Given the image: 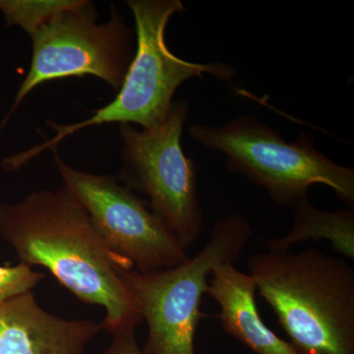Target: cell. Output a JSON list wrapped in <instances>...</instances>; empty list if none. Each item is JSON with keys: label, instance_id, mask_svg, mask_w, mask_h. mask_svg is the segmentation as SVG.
I'll list each match as a JSON object with an SVG mask.
<instances>
[{"label": "cell", "instance_id": "cell-1", "mask_svg": "<svg viewBox=\"0 0 354 354\" xmlns=\"http://www.w3.org/2000/svg\"><path fill=\"white\" fill-rule=\"evenodd\" d=\"M0 237L20 263L46 268L80 301L102 307V330L113 335L143 322L115 270L132 265L109 250L64 185L17 203L0 202Z\"/></svg>", "mask_w": 354, "mask_h": 354}, {"label": "cell", "instance_id": "cell-2", "mask_svg": "<svg viewBox=\"0 0 354 354\" xmlns=\"http://www.w3.org/2000/svg\"><path fill=\"white\" fill-rule=\"evenodd\" d=\"M297 354H354V269L318 248L267 251L247 261Z\"/></svg>", "mask_w": 354, "mask_h": 354}, {"label": "cell", "instance_id": "cell-3", "mask_svg": "<svg viewBox=\"0 0 354 354\" xmlns=\"http://www.w3.org/2000/svg\"><path fill=\"white\" fill-rule=\"evenodd\" d=\"M134 16L137 44L131 64L115 99L97 109L88 120L73 124L46 121L57 134L41 145L4 158L7 171H16L48 149L87 127L111 124H138L150 129L167 118L174 95L181 84L209 74L220 80L235 75L234 67L223 62L196 64L171 53L165 41V30L172 16L185 11L180 0H128Z\"/></svg>", "mask_w": 354, "mask_h": 354}, {"label": "cell", "instance_id": "cell-4", "mask_svg": "<svg viewBox=\"0 0 354 354\" xmlns=\"http://www.w3.org/2000/svg\"><path fill=\"white\" fill-rule=\"evenodd\" d=\"M253 235L241 214L216 221L208 242L180 265L149 274L116 266L118 277L148 325L145 354H196L195 335L203 297L216 266L241 259Z\"/></svg>", "mask_w": 354, "mask_h": 354}, {"label": "cell", "instance_id": "cell-5", "mask_svg": "<svg viewBox=\"0 0 354 354\" xmlns=\"http://www.w3.org/2000/svg\"><path fill=\"white\" fill-rule=\"evenodd\" d=\"M188 132L204 148L225 155L228 171L264 188L279 206H297L312 186L323 184L349 208L353 207L354 169L316 150L313 137L307 133L286 143L279 133L247 115L218 127L193 125Z\"/></svg>", "mask_w": 354, "mask_h": 354}, {"label": "cell", "instance_id": "cell-6", "mask_svg": "<svg viewBox=\"0 0 354 354\" xmlns=\"http://www.w3.org/2000/svg\"><path fill=\"white\" fill-rule=\"evenodd\" d=\"M189 106L174 101L167 118L150 129L120 124L122 148L118 177L133 192L148 197L156 216L187 250L202 234L203 213L194 160L181 146Z\"/></svg>", "mask_w": 354, "mask_h": 354}, {"label": "cell", "instance_id": "cell-7", "mask_svg": "<svg viewBox=\"0 0 354 354\" xmlns=\"http://www.w3.org/2000/svg\"><path fill=\"white\" fill-rule=\"evenodd\" d=\"M92 1L78 3L58 14L31 37L32 55L27 76L18 88L0 131L26 97L39 85L70 77L94 76L120 90L134 57V34L113 6L104 23Z\"/></svg>", "mask_w": 354, "mask_h": 354}, {"label": "cell", "instance_id": "cell-8", "mask_svg": "<svg viewBox=\"0 0 354 354\" xmlns=\"http://www.w3.org/2000/svg\"><path fill=\"white\" fill-rule=\"evenodd\" d=\"M53 150L64 185L82 205L111 252L142 274L171 269L189 258L148 202L118 183L116 176L78 171L62 160L57 148Z\"/></svg>", "mask_w": 354, "mask_h": 354}, {"label": "cell", "instance_id": "cell-9", "mask_svg": "<svg viewBox=\"0 0 354 354\" xmlns=\"http://www.w3.org/2000/svg\"><path fill=\"white\" fill-rule=\"evenodd\" d=\"M101 330L91 320L53 315L32 291L0 304V354H83Z\"/></svg>", "mask_w": 354, "mask_h": 354}, {"label": "cell", "instance_id": "cell-10", "mask_svg": "<svg viewBox=\"0 0 354 354\" xmlns=\"http://www.w3.org/2000/svg\"><path fill=\"white\" fill-rule=\"evenodd\" d=\"M252 277L234 264H220L209 277L206 295L220 307L221 328L256 354H297L290 342L265 325L256 304Z\"/></svg>", "mask_w": 354, "mask_h": 354}, {"label": "cell", "instance_id": "cell-11", "mask_svg": "<svg viewBox=\"0 0 354 354\" xmlns=\"http://www.w3.org/2000/svg\"><path fill=\"white\" fill-rule=\"evenodd\" d=\"M292 227L285 236L265 242L267 251L291 250L302 242L325 241L346 260L354 259V209L324 212L302 200L295 207Z\"/></svg>", "mask_w": 354, "mask_h": 354}, {"label": "cell", "instance_id": "cell-12", "mask_svg": "<svg viewBox=\"0 0 354 354\" xmlns=\"http://www.w3.org/2000/svg\"><path fill=\"white\" fill-rule=\"evenodd\" d=\"M78 2L79 0H0V11L6 27L18 26L32 37L58 14Z\"/></svg>", "mask_w": 354, "mask_h": 354}, {"label": "cell", "instance_id": "cell-13", "mask_svg": "<svg viewBox=\"0 0 354 354\" xmlns=\"http://www.w3.org/2000/svg\"><path fill=\"white\" fill-rule=\"evenodd\" d=\"M44 279V274L23 263L0 266V304L32 291Z\"/></svg>", "mask_w": 354, "mask_h": 354}, {"label": "cell", "instance_id": "cell-14", "mask_svg": "<svg viewBox=\"0 0 354 354\" xmlns=\"http://www.w3.org/2000/svg\"><path fill=\"white\" fill-rule=\"evenodd\" d=\"M136 327H127L113 334L111 346L102 354H145L135 337Z\"/></svg>", "mask_w": 354, "mask_h": 354}]
</instances>
